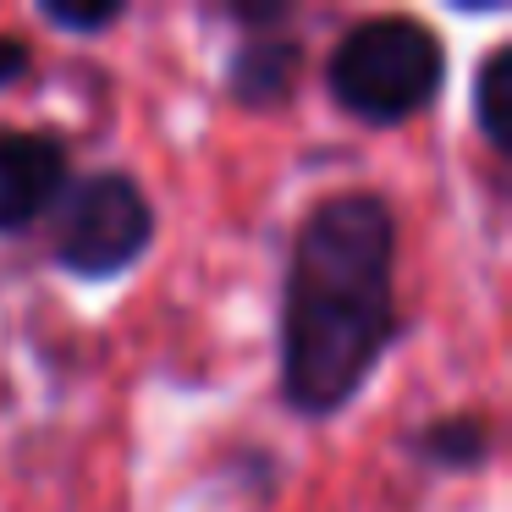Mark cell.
I'll return each instance as SVG.
<instances>
[{"mask_svg": "<svg viewBox=\"0 0 512 512\" xmlns=\"http://www.w3.org/2000/svg\"><path fill=\"white\" fill-rule=\"evenodd\" d=\"M397 336V221L380 193H331L292 237L281 281V397L331 419Z\"/></svg>", "mask_w": 512, "mask_h": 512, "instance_id": "obj_1", "label": "cell"}, {"mask_svg": "<svg viewBox=\"0 0 512 512\" xmlns=\"http://www.w3.org/2000/svg\"><path fill=\"white\" fill-rule=\"evenodd\" d=\"M226 17L243 28H276L292 17V0H237V6H226Z\"/></svg>", "mask_w": 512, "mask_h": 512, "instance_id": "obj_9", "label": "cell"}, {"mask_svg": "<svg viewBox=\"0 0 512 512\" xmlns=\"http://www.w3.org/2000/svg\"><path fill=\"white\" fill-rule=\"evenodd\" d=\"M298 72H303V45L287 34H259V39H243L226 67V89H232L237 105L248 111H270V105L292 100L298 89Z\"/></svg>", "mask_w": 512, "mask_h": 512, "instance_id": "obj_5", "label": "cell"}, {"mask_svg": "<svg viewBox=\"0 0 512 512\" xmlns=\"http://www.w3.org/2000/svg\"><path fill=\"white\" fill-rule=\"evenodd\" d=\"M39 17H45L50 28H67V34H100V28L122 23L127 6L122 0H100V6H61V0H45Z\"/></svg>", "mask_w": 512, "mask_h": 512, "instance_id": "obj_8", "label": "cell"}, {"mask_svg": "<svg viewBox=\"0 0 512 512\" xmlns=\"http://www.w3.org/2000/svg\"><path fill=\"white\" fill-rule=\"evenodd\" d=\"M446 83V45L419 17H364L336 39L325 89L353 122L402 127L430 111Z\"/></svg>", "mask_w": 512, "mask_h": 512, "instance_id": "obj_2", "label": "cell"}, {"mask_svg": "<svg viewBox=\"0 0 512 512\" xmlns=\"http://www.w3.org/2000/svg\"><path fill=\"white\" fill-rule=\"evenodd\" d=\"M413 452L446 474H463V468H479L490 457V424L479 413H446V419L413 430Z\"/></svg>", "mask_w": 512, "mask_h": 512, "instance_id": "obj_6", "label": "cell"}, {"mask_svg": "<svg viewBox=\"0 0 512 512\" xmlns=\"http://www.w3.org/2000/svg\"><path fill=\"white\" fill-rule=\"evenodd\" d=\"M149 243H155V204L127 171H94L61 193L56 265L67 276H122L149 254Z\"/></svg>", "mask_w": 512, "mask_h": 512, "instance_id": "obj_3", "label": "cell"}, {"mask_svg": "<svg viewBox=\"0 0 512 512\" xmlns=\"http://www.w3.org/2000/svg\"><path fill=\"white\" fill-rule=\"evenodd\" d=\"M72 188V155L56 133L0 127V237L28 232Z\"/></svg>", "mask_w": 512, "mask_h": 512, "instance_id": "obj_4", "label": "cell"}, {"mask_svg": "<svg viewBox=\"0 0 512 512\" xmlns=\"http://www.w3.org/2000/svg\"><path fill=\"white\" fill-rule=\"evenodd\" d=\"M28 67H34V50H28L23 39L0 34V89H6V83H17Z\"/></svg>", "mask_w": 512, "mask_h": 512, "instance_id": "obj_10", "label": "cell"}, {"mask_svg": "<svg viewBox=\"0 0 512 512\" xmlns=\"http://www.w3.org/2000/svg\"><path fill=\"white\" fill-rule=\"evenodd\" d=\"M474 122L490 149H512V45H496L474 78Z\"/></svg>", "mask_w": 512, "mask_h": 512, "instance_id": "obj_7", "label": "cell"}]
</instances>
